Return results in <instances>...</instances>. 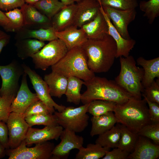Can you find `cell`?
I'll use <instances>...</instances> for the list:
<instances>
[{"instance_id": "obj_50", "label": "cell", "mask_w": 159, "mask_h": 159, "mask_svg": "<svg viewBox=\"0 0 159 159\" xmlns=\"http://www.w3.org/2000/svg\"><path fill=\"white\" fill-rule=\"evenodd\" d=\"M26 4L33 5L37 2L41 0H25Z\"/></svg>"}, {"instance_id": "obj_11", "label": "cell", "mask_w": 159, "mask_h": 159, "mask_svg": "<svg viewBox=\"0 0 159 159\" xmlns=\"http://www.w3.org/2000/svg\"><path fill=\"white\" fill-rule=\"evenodd\" d=\"M9 149L18 147L24 140L29 127L23 114L11 112L6 123Z\"/></svg>"}, {"instance_id": "obj_19", "label": "cell", "mask_w": 159, "mask_h": 159, "mask_svg": "<svg viewBox=\"0 0 159 159\" xmlns=\"http://www.w3.org/2000/svg\"><path fill=\"white\" fill-rule=\"evenodd\" d=\"M100 9L107 23L108 27V34L113 38L116 43L117 47L116 58L121 57H127L130 55V52L134 47L136 44L135 40L132 39H127L123 38L114 26L100 4Z\"/></svg>"}, {"instance_id": "obj_7", "label": "cell", "mask_w": 159, "mask_h": 159, "mask_svg": "<svg viewBox=\"0 0 159 159\" xmlns=\"http://www.w3.org/2000/svg\"><path fill=\"white\" fill-rule=\"evenodd\" d=\"M68 51L65 44L58 39L49 42L31 58L35 69L45 70L58 62Z\"/></svg>"}, {"instance_id": "obj_5", "label": "cell", "mask_w": 159, "mask_h": 159, "mask_svg": "<svg viewBox=\"0 0 159 159\" xmlns=\"http://www.w3.org/2000/svg\"><path fill=\"white\" fill-rule=\"evenodd\" d=\"M120 58V70L115 81L133 97L142 99L143 68L136 66V61L132 55Z\"/></svg>"}, {"instance_id": "obj_17", "label": "cell", "mask_w": 159, "mask_h": 159, "mask_svg": "<svg viewBox=\"0 0 159 159\" xmlns=\"http://www.w3.org/2000/svg\"><path fill=\"white\" fill-rule=\"evenodd\" d=\"M20 8L24 17L23 27L38 29L52 26L51 19L42 14L33 5L25 3Z\"/></svg>"}, {"instance_id": "obj_15", "label": "cell", "mask_w": 159, "mask_h": 159, "mask_svg": "<svg viewBox=\"0 0 159 159\" xmlns=\"http://www.w3.org/2000/svg\"><path fill=\"white\" fill-rule=\"evenodd\" d=\"M73 25L80 28L93 20L99 11L97 0H81L77 2Z\"/></svg>"}, {"instance_id": "obj_47", "label": "cell", "mask_w": 159, "mask_h": 159, "mask_svg": "<svg viewBox=\"0 0 159 159\" xmlns=\"http://www.w3.org/2000/svg\"><path fill=\"white\" fill-rule=\"evenodd\" d=\"M10 39L9 35L0 30V53L3 48L9 43Z\"/></svg>"}, {"instance_id": "obj_30", "label": "cell", "mask_w": 159, "mask_h": 159, "mask_svg": "<svg viewBox=\"0 0 159 159\" xmlns=\"http://www.w3.org/2000/svg\"><path fill=\"white\" fill-rule=\"evenodd\" d=\"M110 148L102 147L96 143H89L82 147L76 154L75 159H99L102 158Z\"/></svg>"}, {"instance_id": "obj_20", "label": "cell", "mask_w": 159, "mask_h": 159, "mask_svg": "<svg viewBox=\"0 0 159 159\" xmlns=\"http://www.w3.org/2000/svg\"><path fill=\"white\" fill-rule=\"evenodd\" d=\"M72 25L64 30L56 32V35L65 44L68 50L82 47L88 39L84 31L81 28Z\"/></svg>"}, {"instance_id": "obj_46", "label": "cell", "mask_w": 159, "mask_h": 159, "mask_svg": "<svg viewBox=\"0 0 159 159\" xmlns=\"http://www.w3.org/2000/svg\"><path fill=\"white\" fill-rule=\"evenodd\" d=\"M0 26L6 31L11 32V22L6 15L5 13L0 9Z\"/></svg>"}, {"instance_id": "obj_18", "label": "cell", "mask_w": 159, "mask_h": 159, "mask_svg": "<svg viewBox=\"0 0 159 159\" xmlns=\"http://www.w3.org/2000/svg\"><path fill=\"white\" fill-rule=\"evenodd\" d=\"M159 157V145L147 138L138 135L134 149L127 159H156Z\"/></svg>"}, {"instance_id": "obj_28", "label": "cell", "mask_w": 159, "mask_h": 159, "mask_svg": "<svg viewBox=\"0 0 159 159\" xmlns=\"http://www.w3.org/2000/svg\"><path fill=\"white\" fill-rule=\"evenodd\" d=\"M121 136L120 123L103 134L99 135L95 143L102 147L114 148L118 147Z\"/></svg>"}, {"instance_id": "obj_49", "label": "cell", "mask_w": 159, "mask_h": 159, "mask_svg": "<svg viewBox=\"0 0 159 159\" xmlns=\"http://www.w3.org/2000/svg\"><path fill=\"white\" fill-rule=\"evenodd\" d=\"M61 1L67 6L74 3V2L73 0H60Z\"/></svg>"}, {"instance_id": "obj_1", "label": "cell", "mask_w": 159, "mask_h": 159, "mask_svg": "<svg viewBox=\"0 0 159 159\" xmlns=\"http://www.w3.org/2000/svg\"><path fill=\"white\" fill-rule=\"evenodd\" d=\"M87 57V65L94 73L107 72L116 58V43L108 34L96 39H89L82 45Z\"/></svg>"}, {"instance_id": "obj_32", "label": "cell", "mask_w": 159, "mask_h": 159, "mask_svg": "<svg viewBox=\"0 0 159 159\" xmlns=\"http://www.w3.org/2000/svg\"><path fill=\"white\" fill-rule=\"evenodd\" d=\"M121 136L117 147L130 153L134 150L138 135L120 123Z\"/></svg>"}, {"instance_id": "obj_40", "label": "cell", "mask_w": 159, "mask_h": 159, "mask_svg": "<svg viewBox=\"0 0 159 159\" xmlns=\"http://www.w3.org/2000/svg\"><path fill=\"white\" fill-rule=\"evenodd\" d=\"M15 97L12 96H0V121L6 123L11 113V105Z\"/></svg>"}, {"instance_id": "obj_10", "label": "cell", "mask_w": 159, "mask_h": 159, "mask_svg": "<svg viewBox=\"0 0 159 159\" xmlns=\"http://www.w3.org/2000/svg\"><path fill=\"white\" fill-rule=\"evenodd\" d=\"M24 72L30 79L33 87L39 99L47 106L50 114H53L56 110L58 112H62L66 107L59 105L52 99L48 86L42 77L34 70L32 69L24 63L22 64Z\"/></svg>"}, {"instance_id": "obj_14", "label": "cell", "mask_w": 159, "mask_h": 159, "mask_svg": "<svg viewBox=\"0 0 159 159\" xmlns=\"http://www.w3.org/2000/svg\"><path fill=\"white\" fill-rule=\"evenodd\" d=\"M27 76L25 72L22 76L19 89L11 105V112L23 114L30 105L39 100L36 93L32 92L29 89Z\"/></svg>"}, {"instance_id": "obj_42", "label": "cell", "mask_w": 159, "mask_h": 159, "mask_svg": "<svg viewBox=\"0 0 159 159\" xmlns=\"http://www.w3.org/2000/svg\"><path fill=\"white\" fill-rule=\"evenodd\" d=\"M25 2V0H0V9L8 11L21 7Z\"/></svg>"}, {"instance_id": "obj_48", "label": "cell", "mask_w": 159, "mask_h": 159, "mask_svg": "<svg viewBox=\"0 0 159 159\" xmlns=\"http://www.w3.org/2000/svg\"><path fill=\"white\" fill-rule=\"evenodd\" d=\"M6 155V149L0 142V158L4 157Z\"/></svg>"}, {"instance_id": "obj_41", "label": "cell", "mask_w": 159, "mask_h": 159, "mask_svg": "<svg viewBox=\"0 0 159 159\" xmlns=\"http://www.w3.org/2000/svg\"><path fill=\"white\" fill-rule=\"evenodd\" d=\"M50 114L45 104L40 100L32 103L23 114L25 117L39 114Z\"/></svg>"}, {"instance_id": "obj_23", "label": "cell", "mask_w": 159, "mask_h": 159, "mask_svg": "<svg viewBox=\"0 0 159 159\" xmlns=\"http://www.w3.org/2000/svg\"><path fill=\"white\" fill-rule=\"evenodd\" d=\"M92 127L90 135L93 137L100 135L112 128L117 123L113 112L98 116H92L91 118Z\"/></svg>"}, {"instance_id": "obj_3", "label": "cell", "mask_w": 159, "mask_h": 159, "mask_svg": "<svg viewBox=\"0 0 159 159\" xmlns=\"http://www.w3.org/2000/svg\"><path fill=\"white\" fill-rule=\"evenodd\" d=\"M113 112L117 123L135 134L144 126L152 122L144 98L140 100L133 98L123 103H117Z\"/></svg>"}, {"instance_id": "obj_16", "label": "cell", "mask_w": 159, "mask_h": 159, "mask_svg": "<svg viewBox=\"0 0 159 159\" xmlns=\"http://www.w3.org/2000/svg\"><path fill=\"white\" fill-rule=\"evenodd\" d=\"M63 129L59 125L46 126L42 129L29 127L24 140L27 145L57 140Z\"/></svg>"}, {"instance_id": "obj_51", "label": "cell", "mask_w": 159, "mask_h": 159, "mask_svg": "<svg viewBox=\"0 0 159 159\" xmlns=\"http://www.w3.org/2000/svg\"><path fill=\"white\" fill-rule=\"evenodd\" d=\"M74 2H78L81 0H73Z\"/></svg>"}, {"instance_id": "obj_31", "label": "cell", "mask_w": 159, "mask_h": 159, "mask_svg": "<svg viewBox=\"0 0 159 159\" xmlns=\"http://www.w3.org/2000/svg\"><path fill=\"white\" fill-rule=\"evenodd\" d=\"M33 5L50 19L66 6L59 0H41Z\"/></svg>"}, {"instance_id": "obj_37", "label": "cell", "mask_w": 159, "mask_h": 159, "mask_svg": "<svg viewBox=\"0 0 159 159\" xmlns=\"http://www.w3.org/2000/svg\"><path fill=\"white\" fill-rule=\"evenodd\" d=\"M137 134L151 140L154 143L159 145V122H152L145 125Z\"/></svg>"}, {"instance_id": "obj_34", "label": "cell", "mask_w": 159, "mask_h": 159, "mask_svg": "<svg viewBox=\"0 0 159 159\" xmlns=\"http://www.w3.org/2000/svg\"><path fill=\"white\" fill-rule=\"evenodd\" d=\"M139 6L141 11L144 13L143 16L147 17L150 24L159 16V0L142 1L139 4Z\"/></svg>"}, {"instance_id": "obj_27", "label": "cell", "mask_w": 159, "mask_h": 159, "mask_svg": "<svg viewBox=\"0 0 159 159\" xmlns=\"http://www.w3.org/2000/svg\"><path fill=\"white\" fill-rule=\"evenodd\" d=\"M45 45L44 42L33 39L16 40L15 43L17 56L23 60L31 57Z\"/></svg>"}, {"instance_id": "obj_4", "label": "cell", "mask_w": 159, "mask_h": 159, "mask_svg": "<svg viewBox=\"0 0 159 159\" xmlns=\"http://www.w3.org/2000/svg\"><path fill=\"white\" fill-rule=\"evenodd\" d=\"M51 67L52 71L67 77H77L84 81L90 80L95 76L88 67L87 57L82 47L69 50L61 59Z\"/></svg>"}, {"instance_id": "obj_9", "label": "cell", "mask_w": 159, "mask_h": 159, "mask_svg": "<svg viewBox=\"0 0 159 159\" xmlns=\"http://www.w3.org/2000/svg\"><path fill=\"white\" fill-rule=\"evenodd\" d=\"M24 140L16 148L6 149L9 159H52L54 143L48 141L38 143L33 147L28 148Z\"/></svg>"}, {"instance_id": "obj_21", "label": "cell", "mask_w": 159, "mask_h": 159, "mask_svg": "<svg viewBox=\"0 0 159 159\" xmlns=\"http://www.w3.org/2000/svg\"><path fill=\"white\" fill-rule=\"evenodd\" d=\"M56 31L52 26L47 28L33 29L23 27L16 32V40L33 39L42 41H51L57 39Z\"/></svg>"}, {"instance_id": "obj_36", "label": "cell", "mask_w": 159, "mask_h": 159, "mask_svg": "<svg viewBox=\"0 0 159 159\" xmlns=\"http://www.w3.org/2000/svg\"><path fill=\"white\" fill-rule=\"evenodd\" d=\"M102 6L117 9L127 10L135 9L138 5V0H97Z\"/></svg>"}, {"instance_id": "obj_26", "label": "cell", "mask_w": 159, "mask_h": 159, "mask_svg": "<svg viewBox=\"0 0 159 159\" xmlns=\"http://www.w3.org/2000/svg\"><path fill=\"white\" fill-rule=\"evenodd\" d=\"M138 65L141 66L144 70L142 84L143 88L149 85L155 78H159V57L147 60L142 57L136 60Z\"/></svg>"}, {"instance_id": "obj_8", "label": "cell", "mask_w": 159, "mask_h": 159, "mask_svg": "<svg viewBox=\"0 0 159 159\" xmlns=\"http://www.w3.org/2000/svg\"><path fill=\"white\" fill-rule=\"evenodd\" d=\"M24 73L22 64L16 60L7 65H0V75L2 82L0 96L15 97L20 87L19 79Z\"/></svg>"}, {"instance_id": "obj_22", "label": "cell", "mask_w": 159, "mask_h": 159, "mask_svg": "<svg viewBox=\"0 0 159 159\" xmlns=\"http://www.w3.org/2000/svg\"><path fill=\"white\" fill-rule=\"evenodd\" d=\"M80 28L84 31L88 39L100 38L106 34H108L107 23L100 10L93 20Z\"/></svg>"}, {"instance_id": "obj_39", "label": "cell", "mask_w": 159, "mask_h": 159, "mask_svg": "<svg viewBox=\"0 0 159 159\" xmlns=\"http://www.w3.org/2000/svg\"><path fill=\"white\" fill-rule=\"evenodd\" d=\"M142 96L149 100L159 104V80H155L148 86L143 88Z\"/></svg>"}, {"instance_id": "obj_2", "label": "cell", "mask_w": 159, "mask_h": 159, "mask_svg": "<svg viewBox=\"0 0 159 159\" xmlns=\"http://www.w3.org/2000/svg\"><path fill=\"white\" fill-rule=\"evenodd\" d=\"M84 85L87 89L81 95V102L83 104L97 100L122 103L135 98L115 80H109L105 77L95 76L90 80L84 81Z\"/></svg>"}, {"instance_id": "obj_44", "label": "cell", "mask_w": 159, "mask_h": 159, "mask_svg": "<svg viewBox=\"0 0 159 159\" xmlns=\"http://www.w3.org/2000/svg\"><path fill=\"white\" fill-rule=\"evenodd\" d=\"M145 100L148 106L149 112L150 119L153 122H159V104L150 101L145 97Z\"/></svg>"}, {"instance_id": "obj_35", "label": "cell", "mask_w": 159, "mask_h": 159, "mask_svg": "<svg viewBox=\"0 0 159 159\" xmlns=\"http://www.w3.org/2000/svg\"><path fill=\"white\" fill-rule=\"evenodd\" d=\"M25 119L29 127L36 125L45 126L59 125L54 114L32 115L25 117Z\"/></svg>"}, {"instance_id": "obj_29", "label": "cell", "mask_w": 159, "mask_h": 159, "mask_svg": "<svg viewBox=\"0 0 159 159\" xmlns=\"http://www.w3.org/2000/svg\"><path fill=\"white\" fill-rule=\"evenodd\" d=\"M84 81L74 76L68 77V83L65 94L68 102L78 105L81 100L80 90Z\"/></svg>"}, {"instance_id": "obj_33", "label": "cell", "mask_w": 159, "mask_h": 159, "mask_svg": "<svg viewBox=\"0 0 159 159\" xmlns=\"http://www.w3.org/2000/svg\"><path fill=\"white\" fill-rule=\"evenodd\" d=\"M117 103L102 100H94L89 103L87 112L92 116H98L110 112H113Z\"/></svg>"}, {"instance_id": "obj_43", "label": "cell", "mask_w": 159, "mask_h": 159, "mask_svg": "<svg viewBox=\"0 0 159 159\" xmlns=\"http://www.w3.org/2000/svg\"><path fill=\"white\" fill-rule=\"evenodd\" d=\"M130 153L117 147L107 151L102 159H126Z\"/></svg>"}, {"instance_id": "obj_45", "label": "cell", "mask_w": 159, "mask_h": 159, "mask_svg": "<svg viewBox=\"0 0 159 159\" xmlns=\"http://www.w3.org/2000/svg\"><path fill=\"white\" fill-rule=\"evenodd\" d=\"M6 123L0 121V142L6 149H9L8 129Z\"/></svg>"}, {"instance_id": "obj_38", "label": "cell", "mask_w": 159, "mask_h": 159, "mask_svg": "<svg viewBox=\"0 0 159 159\" xmlns=\"http://www.w3.org/2000/svg\"><path fill=\"white\" fill-rule=\"evenodd\" d=\"M11 22V32H16L24 26V17L20 9L18 8L5 12Z\"/></svg>"}, {"instance_id": "obj_13", "label": "cell", "mask_w": 159, "mask_h": 159, "mask_svg": "<svg viewBox=\"0 0 159 159\" xmlns=\"http://www.w3.org/2000/svg\"><path fill=\"white\" fill-rule=\"evenodd\" d=\"M102 6L104 11L121 36L125 39H131L128 27L135 19L137 14L135 9L122 10L108 6Z\"/></svg>"}, {"instance_id": "obj_25", "label": "cell", "mask_w": 159, "mask_h": 159, "mask_svg": "<svg viewBox=\"0 0 159 159\" xmlns=\"http://www.w3.org/2000/svg\"><path fill=\"white\" fill-rule=\"evenodd\" d=\"M76 8L74 3L67 5L52 18V27L56 32L62 31L73 25Z\"/></svg>"}, {"instance_id": "obj_12", "label": "cell", "mask_w": 159, "mask_h": 159, "mask_svg": "<svg viewBox=\"0 0 159 159\" xmlns=\"http://www.w3.org/2000/svg\"><path fill=\"white\" fill-rule=\"evenodd\" d=\"M76 133L68 129H63L59 136L61 142L52 151V159H67L72 150H79L83 146V138Z\"/></svg>"}, {"instance_id": "obj_6", "label": "cell", "mask_w": 159, "mask_h": 159, "mask_svg": "<svg viewBox=\"0 0 159 159\" xmlns=\"http://www.w3.org/2000/svg\"><path fill=\"white\" fill-rule=\"evenodd\" d=\"M89 103L78 107H66L62 112L55 111L58 125L63 129L71 130L75 133L83 131L88 125L89 116L87 114Z\"/></svg>"}, {"instance_id": "obj_24", "label": "cell", "mask_w": 159, "mask_h": 159, "mask_svg": "<svg viewBox=\"0 0 159 159\" xmlns=\"http://www.w3.org/2000/svg\"><path fill=\"white\" fill-rule=\"evenodd\" d=\"M44 80L48 86L51 97L59 98L65 95L68 77L58 73L52 71L44 75Z\"/></svg>"}]
</instances>
